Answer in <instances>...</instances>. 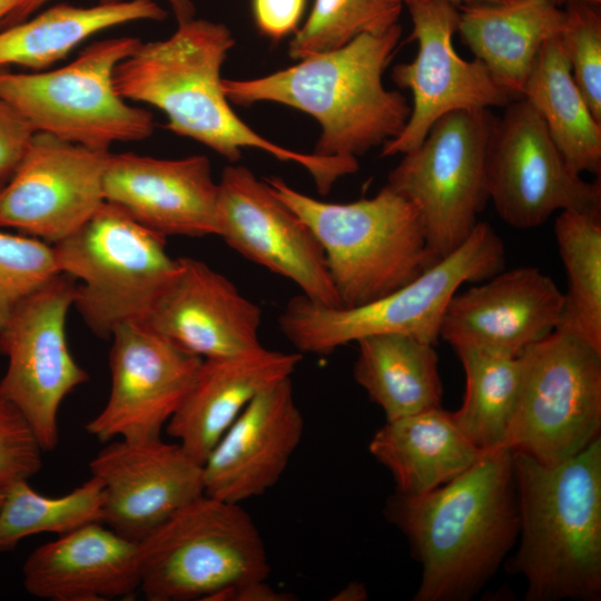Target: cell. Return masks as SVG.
Listing matches in <instances>:
<instances>
[{
    "mask_svg": "<svg viewBox=\"0 0 601 601\" xmlns=\"http://www.w3.org/2000/svg\"><path fill=\"white\" fill-rule=\"evenodd\" d=\"M177 24L169 38L141 42L117 65L114 86L120 97L158 108L167 117V129L230 162L238 161L245 148L294 161L311 174L322 195L339 178L358 170L355 157L298 152L253 130L231 109L221 87V67L235 46L231 31L205 19Z\"/></svg>",
    "mask_w": 601,
    "mask_h": 601,
    "instance_id": "cell-1",
    "label": "cell"
},
{
    "mask_svg": "<svg viewBox=\"0 0 601 601\" xmlns=\"http://www.w3.org/2000/svg\"><path fill=\"white\" fill-rule=\"evenodd\" d=\"M385 515L421 565L415 601L473 598L518 540L512 451L482 452L466 471L427 493L395 492Z\"/></svg>",
    "mask_w": 601,
    "mask_h": 601,
    "instance_id": "cell-2",
    "label": "cell"
},
{
    "mask_svg": "<svg viewBox=\"0 0 601 601\" xmlns=\"http://www.w3.org/2000/svg\"><path fill=\"white\" fill-rule=\"evenodd\" d=\"M519 543L509 570L528 601L601 597V437L545 464L512 451Z\"/></svg>",
    "mask_w": 601,
    "mask_h": 601,
    "instance_id": "cell-3",
    "label": "cell"
},
{
    "mask_svg": "<svg viewBox=\"0 0 601 601\" xmlns=\"http://www.w3.org/2000/svg\"><path fill=\"white\" fill-rule=\"evenodd\" d=\"M401 35L396 23L264 77L223 79V91L236 105L268 101L306 112L322 128L313 154L357 158L396 137L410 117L406 98L383 83Z\"/></svg>",
    "mask_w": 601,
    "mask_h": 601,
    "instance_id": "cell-4",
    "label": "cell"
},
{
    "mask_svg": "<svg viewBox=\"0 0 601 601\" xmlns=\"http://www.w3.org/2000/svg\"><path fill=\"white\" fill-rule=\"evenodd\" d=\"M265 181L316 236L341 307L376 300L439 260L417 208L386 184L372 198L341 204L315 199L278 177Z\"/></svg>",
    "mask_w": 601,
    "mask_h": 601,
    "instance_id": "cell-5",
    "label": "cell"
},
{
    "mask_svg": "<svg viewBox=\"0 0 601 601\" xmlns=\"http://www.w3.org/2000/svg\"><path fill=\"white\" fill-rule=\"evenodd\" d=\"M504 264L502 239L479 221L460 247L398 289L356 307H328L300 294L288 300L278 325L300 354L328 355L363 337L387 333L436 345L445 309L461 286L492 277Z\"/></svg>",
    "mask_w": 601,
    "mask_h": 601,
    "instance_id": "cell-6",
    "label": "cell"
},
{
    "mask_svg": "<svg viewBox=\"0 0 601 601\" xmlns=\"http://www.w3.org/2000/svg\"><path fill=\"white\" fill-rule=\"evenodd\" d=\"M140 591L149 601L210 600L267 580L263 538L240 504L203 494L138 543Z\"/></svg>",
    "mask_w": 601,
    "mask_h": 601,
    "instance_id": "cell-7",
    "label": "cell"
},
{
    "mask_svg": "<svg viewBox=\"0 0 601 601\" xmlns=\"http://www.w3.org/2000/svg\"><path fill=\"white\" fill-rule=\"evenodd\" d=\"M60 273L78 279L73 304L101 338L127 323H146L179 268L166 237L104 201L92 217L52 244Z\"/></svg>",
    "mask_w": 601,
    "mask_h": 601,
    "instance_id": "cell-8",
    "label": "cell"
},
{
    "mask_svg": "<svg viewBox=\"0 0 601 601\" xmlns=\"http://www.w3.org/2000/svg\"><path fill=\"white\" fill-rule=\"evenodd\" d=\"M141 43L118 37L91 42L70 63L47 71H0V98L36 132L83 147L109 151L115 142L151 136L155 122L144 108L131 106L114 86L117 65Z\"/></svg>",
    "mask_w": 601,
    "mask_h": 601,
    "instance_id": "cell-9",
    "label": "cell"
},
{
    "mask_svg": "<svg viewBox=\"0 0 601 601\" xmlns=\"http://www.w3.org/2000/svg\"><path fill=\"white\" fill-rule=\"evenodd\" d=\"M519 361L504 447L553 464L600 437L601 351L556 328L526 347Z\"/></svg>",
    "mask_w": 601,
    "mask_h": 601,
    "instance_id": "cell-10",
    "label": "cell"
},
{
    "mask_svg": "<svg viewBox=\"0 0 601 601\" xmlns=\"http://www.w3.org/2000/svg\"><path fill=\"white\" fill-rule=\"evenodd\" d=\"M496 119L490 109L443 116L387 176L386 185L417 208L439 259L464 243L489 200L486 159Z\"/></svg>",
    "mask_w": 601,
    "mask_h": 601,
    "instance_id": "cell-11",
    "label": "cell"
},
{
    "mask_svg": "<svg viewBox=\"0 0 601 601\" xmlns=\"http://www.w3.org/2000/svg\"><path fill=\"white\" fill-rule=\"evenodd\" d=\"M75 289L76 280L59 273L14 303L0 326V354L8 358L0 393L21 413L43 451L59 443L62 401L89 378L66 335Z\"/></svg>",
    "mask_w": 601,
    "mask_h": 601,
    "instance_id": "cell-12",
    "label": "cell"
},
{
    "mask_svg": "<svg viewBox=\"0 0 601 601\" xmlns=\"http://www.w3.org/2000/svg\"><path fill=\"white\" fill-rule=\"evenodd\" d=\"M489 199L504 223L535 228L555 211L601 215V183L573 171L524 98L496 119L487 150Z\"/></svg>",
    "mask_w": 601,
    "mask_h": 601,
    "instance_id": "cell-13",
    "label": "cell"
},
{
    "mask_svg": "<svg viewBox=\"0 0 601 601\" xmlns=\"http://www.w3.org/2000/svg\"><path fill=\"white\" fill-rule=\"evenodd\" d=\"M417 53L411 62L393 68L392 79L413 96L410 117L393 139L382 147L383 157L416 148L443 116L469 109L505 107L519 99L503 87L477 59L465 60L453 46L459 11L441 0H414L407 4Z\"/></svg>",
    "mask_w": 601,
    "mask_h": 601,
    "instance_id": "cell-14",
    "label": "cell"
},
{
    "mask_svg": "<svg viewBox=\"0 0 601 601\" xmlns=\"http://www.w3.org/2000/svg\"><path fill=\"white\" fill-rule=\"evenodd\" d=\"M217 236L243 257L289 279L311 300L341 307L312 229L245 166L229 165L223 170Z\"/></svg>",
    "mask_w": 601,
    "mask_h": 601,
    "instance_id": "cell-15",
    "label": "cell"
},
{
    "mask_svg": "<svg viewBox=\"0 0 601 601\" xmlns=\"http://www.w3.org/2000/svg\"><path fill=\"white\" fill-rule=\"evenodd\" d=\"M111 338L109 397L85 428L100 442L160 437L191 390L203 358L146 323L124 324Z\"/></svg>",
    "mask_w": 601,
    "mask_h": 601,
    "instance_id": "cell-16",
    "label": "cell"
},
{
    "mask_svg": "<svg viewBox=\"0 0 601 601\" xmlns=\"http://www.w3.org/2000/svg\"><path fill=\"white\" fill-rule=\"evenodd\" d=\"M109 151L35 132L0 190V227L55 244L85 225L105 201Z\"/></svg>",
    "mask_w": 601,
    "mask_h": 601,
    "instance_id": "cell-17",
    "label": "cell"
},
{
    "mask_svg": "<svg viewBox=\"0 0 601 601\" xmlns=\"http://www.w3.org/2000/svg\"><path fill=\"white\" fill-rule=\"evenodd\" d=\"M89 467L105 491L101 523L137 543L205 493L203 464L161 437L109 441Z\"/></svg>",
    "mask_w": 601,
    "mask_h": 601,
    "instance_id": "cell-18",
    "label": "cell"
},
{
    "mask_svg": "<svg viewBox=\"0 0 601 601\" xmlns=\"http://www.w3.org/2000/svg\"><path fill=\"white\" fill-rule=\"evenodd\" d=\"M563 292L539 268L501 270L450 300L440 338L452 347H477L519 356L559 326Z\"/></svg>",
    "mask_w": 601,
    "mask_h": 601,
    "instance_id": "cell-19",
    "label": "cell"
},
{
    "mask_svg": "<svg viewBox=\"0 0 601 601\" xmlns=\"http://www.w3.org/2000/svg\"><path fill=\"white\" fill-rule=\"evenodd\" d=\"M102 190L106 201L165 237L217 236L218 183L206 156L159 159L109 152Z\"/></svg>",
    "mask_w": 601,
    "mask_h": 601,
    "instance_id": "cell-20",
    "label": "cell"
},
{
    "mask_svg": "<svg viewBox=\"0 0 601 601\" xmlns=\"http://www.w3.org/2000/svg\"><path fill=\"white\" fill-rule=\"evenodd\" d=\"M304 434L292 377L258 394L203 463L205 494L242 504L272 489Z\"/></svg>",
    "mask_w": 601,
    "mask_h": 601,
    "instance_id": "cell-21",
    "label": "cell"
},
{
    "mask_svg": "<svg viewBox=\"0 0 601 601\" xmlns=\"http://www.w3.org/2000/svg\"><path fill=\"white\" fill-rule=\"evenodd\" d=\"M178 262L146 324L203 359L259 347L260 307L204 262L191 257Z\"/></svg>",
    "mask_w": 601,
    "mask_h": 601,
    "instance_id": "cell-22",
    "label": "cell"
},
{
    "mask_svg": "<svg viewBox=\"0 0 601 601\" xmlns=\"http://www.w3.org/2000/svg\"><path fill=\"white\" fill-rule=\"evenodd\" d=\"M22 575L27 592L40 599H129L140 590L138 543L89 523L35 549Z\"/></svg>",
    "mask_w": 601,
    "mask_h": 601,
    "instance_id": "cell-23",
    "label": "cell"
},
{
    "mask_svg": "<svg viewBox=\"0 0 601 601\" xmlns=\"http://www.w3.org/2000/svg\"><path fill=\"white\" fill-rule=\"evenodd\" d=\"M302 354L259 347L229 356L205 358L185 401L166 425L201 464L214 446L263 391L292 377Z\"/></svg>",
    "mask_w": 601,
    "mask_h": 601,
    "instance_id": "cell-24",
    "label": "cell"
},
{
    "mask_svg": "<svg viewBox=\"0 0 601 601\" xmlns=\"http://www.w3.org/2000/svg\"><path fill=\"white\" fill-rule=\"evenodd\" d=\"M370 453L392 474L396 492L427 493L462 474L482 452L441 406L386 421L372 436Z\"/></svg>",
    "mask_w": 601,
    "mask_h": 601,
    "instance_id": "cell-25",
    "label": "cell"
},
{
    "mask_svg": "<svg viewBox=\"0 0 601 601\" xmlns=\"http://www.w3.org/2000/svg\"><path fill=\"white\" fill-rule=\"evenodd\" d=\"M564 11L545 0L461 6L456 31L492 76L522 98L542 46L560 35Z\"/></svg>",
    "mask_w": 601,
    "mask_h": 601,
    "instance_id": "cell-26",
    "label": "cell"
},
{
    "mask_svg": "<svg viewBox=\"0 0 601 601\" xmlns=\"http://www.w3.org/2000/svg\"><path fill=\"white\" fill-rule=\"evenodd\" d=\"M355 382L386 421L441 406L442 382L435 345L401 333L358 339Z\"/></svg>",
    "mask_w": 601,
    "mask_h": 601,
    "instance_id": "cell-27",
    "label": "cell"
},
{
    "mask_svg": "<svg viewBox=\"0 0 601 601\" xmlns=\"http://www.w3.org/2000/svg\"><path fill=\"white\" fill-rule=\"evenodd\" d=\"M166 18L167 11L154 0H124L86 8L55 4L31 19L0 29V67L17 65L45 70L105 29Z\"/></svg>",
    "mask_w": 601,
    "mask_h": 601,
    "instance_id": "cell-28",
    "label": "cell"
},
{
    "mask_svg": "<svg viewBox=\"0 0 601 601\" xmlns=\"http://www.w3.org/2000/svg\"><path fill=\"white\" fill-rule=\"evenodd\" d=\"M541 116L569 167L581 175L601 171V121L577 87L559 36L540 49L522 90Z\"/></svg>",
    "mask_w": 601,
    "mask_h": 601,
    "instance_id": "cell-29",
    "label": "cell"
},
{
    "mask_svg": "<svg viewBox=\"0 0 601 601\" xmlns=\"http://www.w3.org/2000/svg\"><path fill=\"white\" fill-rule=\"evenodd\" d=\"M465 373V394L453 412L457 426L481 451L504 447L519 384V356L477 347L454 348Z\"/></svg>",
    "mask_w": 601,
    "mask_h": 601,
    "instance_id": "cell-30",
    "label": "cell"
},
{
    "mask_svg": "<svg viewBox=\"0 0 601 601\" xmlns=\"http://www.w3.org/2000/svg\"><path fill=\"white\" fill-rule=\"evenodd\" d=\"M554 234L568 279L556 328L601 351V215L561 211Z\"/></svg>",
    "mask_w": 601,
    "mask_h": 601,
    "instance_id": "cell-31",
    "label": "cell"
},
{
    "mask_svg": "<svg viewBox=\"0 0 601 601\" xmlns=\"http://www.w3.org/2000/svg\"><path fill=\"white\" fill-rule=\"evenodd\" d=\"M105 491L93 475L61 496L36 492L28 481L4 489L0 506V552L13 550L21 540L40 534L59 535L93 522H101Z\"/></svg>",
    "mask_w": 601,
    "mask_h": 601,
    "instance_id": "cell-32",
    "label": "cell"
},
{
    "mask_svg": "<svg viewBox=\"0 0 601 601\" xmlns=\"http://www.w3.org/2000/svg\"><path fill=\"white\" fill-rule=\"evenodd\" d=\"M404 0H314L288 46L293 59L338 49L362 35H377L398 23Z\"/></svg>",
    "mask_w": 601,
    "mask_h": 601,
    "instance_id": "cell-33",
    "label": "cell"
},
{
    "mask_svg": "<svg viewBox=\"0 0 601 601\" xmlns=\"http://www.w3.org/2000/svg\"><path fill=\"white\" fill-rule=\"evenodd\" d=\"M559 41L573 80L601 121V14L595 7L566 3Z\"/></svg>",
    "mask_w": 601,
    "mask_h": 601,
    "instance_id": "cell-34",
    "label": "cell"
},
{
    "mask_svg": "<svg viewBox=\"0 0 601 601\" xmlns=\"http://www.w3.org/2000/svg\"><path fill=\"white\" fill-rule=\"evenodd\" d=\"M53 246L0 230V302L7 307L59 274Z\"/></svg>",
    "mask_w": 601,
    "mask_h": 601,
    "instance_id": "cell-35",
    "label": "cell"
},
{
    "mask_svg": "<svg viewBox=\"0 0 601 601\" xmlns=\"http://www.w3.org/2000/svg\"><path fill=\"white\" fill-rule=\"evenodd\" d=\"M42 452L24 417L0 393V489L39 473Z\"/></svg>",
    "mask_w": 601,
    "mask_h": 601,
    "instance_id": "cell-36",
    "label": "cell"
},
{
    "mask_svg": "<svg viewBox=\"0 0 601 601\" xmlns=\"http://www.w3.org/2000/svg\"><path fill=\"white\" fill-rule=\"evenodd\" d=\"M35 132L28 121L0 98V190L13 176Z\"/></svg>",
    "mask_w": 601,
    "mask_h": 601,
    "instance_id": "cell-37",
    "label": "cell"
},
{
    "mask_svg": "<svg viewBox=\"0 0 601 601\" xmlns=\"http://www.w3.org/2000/svg\"><path fill=\"white\" fill-rule=\"evenodd\" d=\"M306 0H252V11L258 31L278 41L298 29Z\"/></svg>",
    "mask_w": 601,
    "mask_h": 601,
    "instance_id": "cell-38",
    "label": "cell"
},
{
    "mask_svg": "<svg viewBox=\"0 0 601 601\" xmlns=\"http://www.w3.org/2000/svg\"><path fill=\"white\" fill-rule=\"evenodd\" d=\"M292 597L272 588L266 580H255L223 592L215 601H289Z\"/></svg>",
    "mask_w": 601,
    "mask_h": 601,
    "instance_id": "cell-39",
    "label": "cell"
},
{
    "mask_svg": "<svg viewBox=\"0 0 601 601\" xmlns=\"http://www.w3.org/2000/svg\"><path fill=\"white\" fill-rule=\"evenodd\" d=\"M52 0H23L12 12H10L1 22L0 29L8 28L22 22L35 14L41 7ZM124 0H97L98 3H117Z\"/></svg>",
    "mask_w": 601,
    "mask_h": 601,
    "instance_id": "cell-40",
    "label": "cell"
},
{
    "mask_svg": "<svg viewBox=\"0 0 601 601\" xmlns=\"http://www.w3.org/2000/svg\"><path fill=\"white\" fill-rule=\"evenodd\" d=\"M334 597L336 601H363L367 599V590L362 582L353 581Z\"/></svg>",
    "mask_w": 601,
    "mask_h": 601,
    "instance_id": "cell-41",
    "label": "cell"
},
{
    "mask_svg": "<svg viewBox=\"0 0 601 601\" xmlns=\"http://www.w3.org/2000/svg\"><path fill=\"white\" fill-rule=\"evenodd\" d=\"M171 8V11L177 20L181 23L195 18V4L193 0H165Z\"/></svg>",
    "mask_w": 601,
    "mask_h": 601,
    "instance_id": "cell-42",
    "label": "cell"
},
{
    "mask_svg": "<svg viewBox=\"0 0 601 601\" xmlns=\"http://www.w3.org/2000/svg\"><path fill=\"white\" fill-rule=\"evenodd\" d=\"M23 0H0V22Z\"/></svg>",
    "mask_w": 601,
    "mask_h": 601,
    "instance_id": "cell-43",
    "label": "cell"
},
{
    "mask_svg": "<svg viewBox=\"0 0 601 601\" xmlns=\"http://www.w3.org/2000/svg\"><path fill=\"white\" fill-rule=\"evenodd\" d=\"M449 2L453 6H464V4H473V3H497L503 0H441Z\"/></svg>",
    "mask_w": 601,
    "mask_h": 601,
    "instance_id": "cell-44",
    "label": "cell"
},
{
    "mask_svg": "<svg viewBox=\"0 0 601 601\" xmlns=\"http://www.w3.org/2000/svg\"><path fill=\"white\" fill-rule=\"evenodd\" d=\"M564 3H581L598 8L601 3V0H564Z\"/></svg>",
    "mask_w": 601,
    "mask_h": 601,
    "instance_id": "cell-45",
    "label": "cell"
},
{
    "mask_svg": "<svg viewBox=\"0 0 601 601\" xmlns=\"http://www.w3.org/2000/svg\"><path fill=\"white\" fill-rule=\"evenodd\" d=\"M9 311L10 308L7 307L6 305H3L1 302H0V326L4 323V321L7 319V316L9 314Z\"/></svg>",
    "mask_w": 601,
    "mask_h": 601,
    "instance_id": "cell-46",
    "label": "cell"
},
{
    "mask_svg": "<svg viewBox=\"0 0 601 601\" xmlns=\"http://www.w3.org/2000/svg\"><path fill=\"white\" fill-rule=\"evenodd\" d=\"M545 1H549L558 7L564 3V0H545Z\"/></svg>",
    "mask_w": 601,
    "mask_h": 601,
    "instance_id": "cell-47",
    "label": "cell"
},
{
    "mask_svg": "<svg viewBox=\"0 0 601 601\" xmlns=\"http://www.w3.org/2000/svg\"><path fill=\"white\" fill-rule=\"evenodd\" d=\"M3 500H4V490H3V489H0V506H1L2 503H3Z\"/></svg>",
    "mask_w": 601,
    "mask_h": 601,
    "instance_id": "cell-48",
    "label": "cell"
},
{
    "mask_svg": "<svg viewBox=\"0 0 601 601\" xmlns=\"http://www.w3.org/2000/svg\"><path fill=\"white\" fill-rule=\"evenodd\" d=\"M414 0H404L405 4H410L411 2H413Z\"/></svg>",
    "mask_w": 601,
    "mask_h": 601,
    "instance_id": "cell-49",
    "label": "cell"
}]
</instances>
